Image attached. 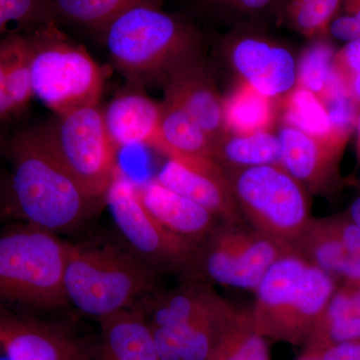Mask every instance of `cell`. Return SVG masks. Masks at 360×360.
Returning <instances> with one entry per match:
<instances>
[{
  "label": "cell",
  "mask_w": 360,
  "mask_h": 360,
  "mask_svg": "<svg viewBox=\"0 0 360 360\" xmlns=\"http://www.w3.org/2000/svg\"><path fill=\"white\" fill-rule=\"evenodd\" d=\"M0 143L11 167L7 205L23 222L58 236L85 224L99 203L70 174L44 125L18 130Z\"/></svg>",
  "instance_id": "6da1fadb"
},
{
  "label": "cell",
  "mask_w": 360,
  "mask_h": 360,
  "mask_svg": "<svg viewBox=\"0 0 360 360\" xmlns=\"http://www.w3.org/2000/svg\"><path fill=\"white\" fill-rule=\"evenodd\" d=\"M110 58L134 86L165 84L198 59V32L160 6L125 11L103 30Z\"/></svg>",
  "instance_id": "7a4b0ae2"
},
{
  "label": "cell",
  "mask_w": 360,
  "mask_h": 360,
  "mask_svg": "<svg viewBox=\"0 0 360 360\" xmlns=\"http://www.w3.org/2000/svg\"><path fill=\"white\" fill-rule=\"evenodd\" d=\"M158 277L125 246L85 241L71 243L63 284L68 304L99 321L146 302L158 290Z\"/></svg>",
  "instance_id": "3957f363"
},
{
  "label": "cell",
  "mask_w": 360,
  "mask_h": 360,
  "mask_svg": "<svg viewBox=\"0 0 360 360\" xmlns=\"http://www.w3.org/2000/svg\"><path fill=\"white\" fill-rule=\"evenodd\" d=\"M336 291L333 276L291 248L267 270L250 310L266 338L303 345Z\"/></svg>",
  "instance_id": "277c9868"
},
{
  "label": "cell",
  "mask_w": 360,
  "mask_h": 360,
  "mask_svg": "<svg viewBox=\"0 0 360 360\" xmlns=\"http://www.w3.org/2000/svg\"><path fill=\"white\" fill-rule=\"evenodd\" d=\"M71 243L34 225L0 232V302L51 310L68 304L65 271Z\"/></svg>",
  "instance_id": "5b68a950"
},
{
  "label": "cell",
  "mask_w": 360,
  "mask_h": 360,
  "mask_svg": "<svg viewBox=\"0 0 360 360\" xmlns=\"http://www.w3.org/2000/svg\"><path fill=\"white\" fill-rule=\"evenodd\" d=\"M47 23L28 33L33 96L56 116L98 105L104 73L82 45Z\"/></svg>",
  "instance_id": "8992f818"
},
{
  "label": "cell",
  "mask_w": 360,
  "mask_h": 360,
  "mask_svg": "<svg viewBox=\"0 0 360 360\" xmlns=\"http://www.w3.org/2000/svg\"><path fill=\"white\" fill-rule=\"evenodd\" d=\"M224 170L251 229L295 248L312 219L307 187L281 163Z\"/></svg>",
  "instance_id": "52a82bcc"
},
{
  "label": "cell",
  "mask_w": 360,
  "mask_h": 360,
  "mask_svg": "<svg viewBox=\"0 0 360 360\" xmlns=\"http://www.w3.org/2000/svg\"><path fill=\"white\" fill-rule=\"evenodd\" d=\"M291 248L250 226L220 221L196 248L184 278L255 291L270 266Z\"/></svg>",
  "instance_id": "ba28073f"
},
{
  "label": "cell",
  "mask_w": 360,
  "mask_h": 360,
  "mask_svg": "<svg viewBox=\"0 0 360 360\" xmlns=\"http://www.w3.org/2000/svg\"><path fill=\"white\" fill-rule=\"evenodd\" d=\"M52 146L72 176L91 200L105 198L115 172L118 149L111 141L98 105L59 115L44 125Z\"/></svg>",
  "instance_id": "9c48e42d"
},
{
  "label": "cell",
  "mask_w": 360,
  "mask_h": 360,
  "mask_svg": "<svg viewBox=\"0 0 360 360\" xmlns=\"http://www.w3.org/2000/svg\"><path fill=\"white\" fill-rule=\"evenodd\" d=\"M106 205L124 246L158 274L184 277L195 246L168 232L146 210L137 184L118 168L105 194Z\"/></svg>",
  "instance_id": "30bf717a"
},
{
  "label": "cell",
  "mask_w": 360,
  "mask_h": 360,
  "mask_svg": "<svg viewBox=\"0 0 360 360\" xmlns=\"http://www.w3.org/2000/svg\"><path fill=\"white\" fill-rule=\"evenodd\" d=\"M163 186L210 210L221 222L243 224L231 181L214 158L202 156L167 158L158 176Z\"/></svg>",
  "instance_id": "8fae6325"
},
{
  "label": "cell",
  "mask_w": 360,
  "mask_h": 360,
  "mask_svg": "<svg viewBox=\"0 0 360 360\" xmlns=\"http://www.w3.org/2000/svg\"><path fill=\"white\" fill-rule=\"evenodd\" d=\"M231 61L243 82L269 98L286 96L297 86L295 56L269 40L241 37L232 46Z\"/></svg>",
  "instance_id": "7c38bea8"
},
{
  "label": "cell",
  "mask_w": 360,
  "mask_h": 360,
  "mask_svg": "<svg viewBox=\"0 0 360 360\" xmlns=\"http://www.w3.org/2000/svg\"><path fill=\"white\" fill-rule=\"evenodd\" d=\"M142 307L151 328L167 329L227 316L236 310L210 284L195 281H186L172 290H158Z\"/></svg>",
  "instance_id": "4fadbf2b"
},
{
  "label": "cell",
  "mask_w": 360,
  "mask_h": 360,
  "mask_svg": "<svg viewBox=\"0 0 360 360\" xmlns=\"http://www.w3.org/2000/svg\"><path fill=\"white\" fill-rule=\"evenodd\" d=\"M0 347L7 360H92L58 326L6 314L0 317Z\"/></svg>",
  "instance_id": "5bb4252c"
},
{
  "label": "cell",
  "mask_w": 360,
  "mask_h": 360,
  "mask_svg": "<svg viewBox=\"0 0 360 360\" xmlns=\"http://www.w3.org/2000/svg\"><path fill=\"white\" fill-rule=\"evenodd\" d=\"M142 205L168 232L195 246L202 243L219 224L210 210L151 179L137 186Z\"/></svg>",
  "instance_id": "9a60e30c"
},
{
  "label": "cell",
  "mask_w": 360,
  "mask_h": 360,
  "mask_svg": "<svg viewBox=\"0 0 360 360\" xmlns=\"http://www.w3.org/2000/svg\"><path fill=\"white\" fill-rule=\"evenodd\" d=\"M163 86L165 101L186 110L212 139L215 146L229 134L224 101L217 94L200 60L175 73Z\"/></svg>",
  "instance_id": "2e32d148"
},
{
  "label": "cell",
  "mask_w": 360,
  "mask_h": 360,
  "mask_svg": "<svg viewBox=\"0 0 360 360\" xmlns=\"http://www.w3.org/2000/svg\"><path fill=\"white\" fill-rule=\"evenodd\" d=\"M281 165L288 174L314 191H322L335 175L342 150L291 125L279 130Z\"/></svg>",
  "instance_id": "e0dca14e"
},
{
  "label": "cell",
  "mask_w": 360,
  "mask_h": 360,
  "mask_svg": "<svg viewBox=\"0 0 360 360\" xmlns=\"http://www.w3.org/2000/svg\"><path fill=\"white\" fill-rule=\"evenodd\" d=\"M103 111L106 129L116 148L135 146L156 148L161 103L134 89L117 94Z\"/></svg>",
  "instance_id": "ac0fdd59"
},
{
  "label": "cell",
  "mask_w": 360,
  "mask_h": 360,
  "mask_svg": "<svg viewBox=\"0 0 360 360\" xmlns=\"http://www.w3.org/2000/svg\"><path fill=\"white\" fill-rule=\"evenodd\" d=\"M98 321L101 331L92 360H161L142 303Z\"/></svg>",
  "instance_id": "d6986e66"
},
{
  "label": "cell",
  "mask_w": 360,
  "mask_h": 360,
  "mask_svg": "<svg viewBox=\"0 0 360 360\" xmlns=\"http://www.w3.org/2000/svg\"><path fill=\"white\" fill-rule=\"evenodd\" d=\"M295 250L330 276L336 274L352 283H360V262L352 259L345 250L336 217L310 220Z\"/></svg>",
  "instance_id": "ffe728a7"
},
{
  "label": "cell",
  "mask_w": 360,
  "mask_h": 360,
  "mask_svg": "<svg viewBox=\"0 0 360 360\" xmlns=\"http://www.w3.org/2000/svg\"><path fill=\"white\" fill-rule=\"evenodd\" d=\"M357 340H360V293L342 290L335 291L303 347L304 352H315Z\"/></svg>",
  "instance_id": "44dd1931"
},
{
  "label": "cell",
  "mask_w": 360,
  "mask_h": 360,
  "mask_svg": "<svg viewBox=\"0 0 360 360\" xmlns=\"http://www.w3.org/2000/svg\"><path fill=\"white\" fill-rule=\"evenodd\" d=\"M155 149L167 158H214L215 144L186 110L165 99L161 103L160 137Z\"/></svg>",
  "instance_id": "7402d4cb"
},
{
  "label": "cell",
  "mask_w": 360,
  "mask_h": 360,
  "mask_svg": "<svg viewBox=\"0 0 360 360\" xmlns=\"http://www.w3.org/2000/svg\"><path fill=\"white\" fill-rule=\"evenodd\" d=\"M281 158L278 136L269 130L227 134L215 146L214 160L224 169L278 165Z\"/></svg>",
  "instance_id": "603a6c76"
},
{
  "label": "cell",
  "mask_w": 360,
  "mask_h": 360,
  "mask_svg": "<svg viewBox=\"0 0 360 360\" xmlns=\"http://www.w3.org/2000/svg\"><path fill=\"white\" fill-rule=\"evenodd\" d=\"M207 360H271L266 338L255 328L250 310H236Z\"/></svg>",
  "instance_id": "cb8c5ba5"
},
{
  "label": "cell",
  "mask_w": 360,
  "mask_h": 360,
  "mask_svg": "<svg viewBox=\"0 0 360 360\" xmlns=\"http://www.w3.org/2000/svg\"><path fill=\"white\" fill-rule=\"evenodd\" d=\"M4 39L6 44V118H8L22 113L34 96L27 35L14 32Z\"/></svg>",
  "instance_id": "d4e9b609"
},
{
  "label": "cell",
  "mask_w": 360,
  "mask_h": 360,
  "mask_svg": "<svg viewBox=\"0 0 360 360\" xmlns=\"http://www.w3.org/2000/svg\"><path fill=\"white\" fill-rule=\"evenodd\" d=\"M284 120L285 124L316 137L340 150H343L347 144L335 134L321 99L302 87L296 86L286 96Z\"/></svg>",
  "instance_id": "484cf974"
},
{
  "label": "cell",
  "mask_w": 360,
  "mask_h": 360,
  "mask_svg": "<svg viewBox=\"0 0 360 360\" xmlns=\"http://www.w3.org/2000/svg\"><path fill=\"white\" fill-rule=\"evenodd\" d=\"M224 103L229 134H250L269 130L274 120L271 98L262 96L245 82Z\"/></svg>",
  "instance_id": "4316f807"
},
{
  "label": "cell",
  "mask_w": 360,
  "mask_h": 360,
  "mask_svg": "<svg viewBox=\"0 0 360 360\" xmlns=\"http://www.w3.org/2000/svg\"><path fill=\"white\" fill-rule=\"evenodd\" d=\"M163 0H52L56 16L104 30L125 11L139 6H160Z\"/></svg>",
  "instance_id": "83f0119b"
},
{
  "label": "cell",
  "mask_w": 360,
  "mask_h": 360,
  "mask_svg": "<svg viewBox=\"0 0 360 360\" xmlns=\"http://www.w3.org/2000/svg\"><path fill=\"white\" fill-rule=\"evenodd\" d=\"M336 52L326 40L310 44L297 63V86L323 99L335 82Z\"/></svg>",
  "instance_id": "f1b7e54d"
},
{
  "label": "cell",
  "mask_w": 360,
  "mask_h": 360,
  "mask_svg": "<svg viewBox=\"0 0 360 360\" xmlns=\"http://www.w3.org/2000/svg\"><path fill=\"white\" fill-rule=\"evenodd\" d=\"M52 0H0V32L13 25L20 30H37L53 22Z\"/></svg>",
  "instance_id": "f546056e"
},
{
  "label": "cell",
  "mask_w": 360,
  "mask_h": 360,
  "mask_svg": "<svg viewBox=\"0 0 360 360\" xmlns=\"http://www.w3.org/2000/svg\"><path fill=\"white\" fill-rule=\"evenodd\" d=\"M321 101L328 111L335 134L341 141L347 142L350 135L356 129L360 106L349 94L336 71L335 82Z\"/></svg>",
  "instance_id": "4dcf8cb0"
},
{
  "label": "cell",
  "mask_w": 360,
  "mask_h": 360,
  "mask_svg": "<svg viewBox=\"0 0 360 360\" xmlns=\"http://www.w3.org/2000/svg\"><path fill=\"white\" fill-rule=\"evenodd\" d=\"M342 0H290V18L298 32L314 35L326 32Z\"/></svg>",
  "instance_id": "1f68e13d"
},
{
  "label": "cell",
  "mask_w": 360,
  "mask_h": 360,
  "mask_svg": "<svg viewBox=\"0 0 360 360\" xmlns=\"http://www.w3.org/2000/svg\"><path fill=\"white\" fill-rule=\"evenodd\" d=\"M347 15L335 18L329 25L331 35L342 41H352L360 37V0H345Z\"/></svg>",
  "instance_id": "d6a6232c"
},
{
  "label": "cell",
  "mask_w": 360,
  "mask_h": 360,
  "mask_svg": "<svg viewBox=\"0 0 360 360\" xmlns=\"http://www.w3.org/2000/svg\"><path fill=\"white\" fill-rule=\"evenodd\" d=\"M335 68L341 79H347L360 71V37L347 42L340 52L336 53Z\"/></svg>",
  "instance_id": "836d02e7"
},
{
  "label": "cell",
  "mask_w": 360,
  "mask_h": 360,
  "mask_svg": "<svg viewBox=\"0 0 360 360\" xmlns=\"http://www.w3.org/2000/svg\"><path fill=\"white\" fill-rule=\"evenodd\" d=\"M341 240L349 257L360 262V229L348 217H336Z\"/></svg>",
  "instance_id": "e575fe53"
},
{
  "label": "cell",
  "mask_w": 360,
  "mask_h": 360,
  "mask_svg": "<svg viewBox=\"0 0 360 360\" xmlns=\"http://www.w3.org/2000/svg\"><path fill=\"white\" fill-rule=\"evenodd\" d=\"M309 352L321 360H360V340L329 345Z\"/></svg>",
  "instance_id": "d590c367"
},
{
  "label": "cell",
  "mask_w": 360,
  "mask_h": 360,
  "mask_svg": "<svg viewBox=\"0 0 360 360\" xmlns=\"http://www.w3.org/2000/svg\"><path fill=\"white\" fill-rule=\"evenodd\" d=\"M213 4L245 14L262 13L274 4V0H210Z\"/></svg>",
  "instance_id": "8d00e7d4"
},
{
  "label": "cell",
  "mask_w": 360,
  "mask_h": 360,
  "mask_svg": "<svg viewBox=\"0 0 360 360\" xmlns=\"http://www.w3.org/2000/svg\"><path fill=\"white\" fill-rule=\"evenodd\" d=\"M6 39L0 40V120L6 118Z\"/></svg>",
  "instance_id": "74e56055"
},
{
  "label": "cell",
  "mask_w": 360,
  "mask_h": 360,
  "mask_svg": "<svg viewBox=\"0 0 360 360\" xmlns=\"http://www.w3.org/2000/svg\"><path fill=\"white\" fill-rule=\"evenodd\" d=\"M342 82L349 94L354 97V101L360 106V71L354 73L352 77H347V79L342 80Z\"/></svg>",
  "instance_id": "f35d334b"
},
{
  "label": "cell",
  "mask_w": 360,
  "mask_h": 360,
  "mask_svg": "<svg viewBox=\"0 0 360 360\" xmlns=\"http://www.w3.org/2000/svg\"><path fill=\"white\" fill-rule=\"evenodd\" d=\"M348 219L360 229V195L352 202L348 213Z\"/></svg>",
  "instance_id": "ab89813d"
},
{
  "label": "cell",
  "mask_w": 360,
  "mask_h": 360,
  "mask_svg": "<svg viewBox=\"0 0 360 360\" xmlns=\"http://www.w3.org/2000/svg\"><path fill=\"white\" fill-rule=\"evenodd\" d=\"M6 206L7 194L4 193V188H2L1 184H0V214H1L2 210H4Z\"/></svg>",
  "instance_id": "60d3db41"
},
{
  "label": "cell",
  "mask_w": 360,
  "mask_h": 360,
  "mask_svg": "<svg viewBox=\"0 0 360 360\" xmlns=\"http://www.w3.org/2000/svg\"><path fill=\"white\" fill-rule=\"evenodd\" d=\"M295 360H321L316 355L312 354V352H303V354L297 357Z\"/></svg>",
  "instance_id": "b9f144b4"
},
{
  "label": "cell",
  "mask_w": 360,
  "mask_h": 360,
  "mask_svg": "<svg viewBox=\"0 0 360 360\" xmlns=\"http://www.w3.org/2000/svg\"><path fill=\"white\" fill-rule=\"evenodd\" d=\"M355 130L357 131V153H359V156L360 158V113L359 120H357L356 129H355Z\"/></svg>",
  "instance_id": "7bdbcfd3"
},
{
  "label": "cell",
  "mask_w": 360,
  "mask_h": 360,
  "mask_svg": "<svg viewBox=\"0 0 360 360\" xmlns=\"http://www.w3.org/2000/svg\"><path fill=\"white\" fill-rule=\"evenodd\" d=\"M0 314H1V312H0Z\"/></svg>",
  "instance_id": "ee69618b"
}]
</instances>
